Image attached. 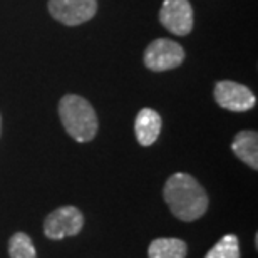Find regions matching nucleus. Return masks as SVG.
<instances>
[{
    "mask_svg": "<svg viewBox=\"0 0 258 258\" xmlns=\"http://www.w3.org/2000/svg\"><path fill=\"white\" fill-rule=\"evenodd\" d=\"M163 196L171 213L183 221H195L208 210V195L193 176L174 173L164 184Z\"/></svg>",
    "mask_w": 258,
    "mask_h": 258,
    "instance_id": "nucleus-1",
    "label": "nucleus"
},
{
    "mask_svg": "<svg viewBox=\"0 0 258 258\" xmlns=\"http://www.w3.org/2000/svg\"><path fill=\"white\" fill-rule=\"evenodd\" d=\"M60 122L71 138L77 143H87L96 138L99 121L94 107L84 97L77 94H67L59 102Z\"/></svg>",
    "mask_w": 258,
    "mask_h": 258,
    "instance_id": "nucleus-2",
    "label": "nucleus"
},
{
    "mask_svg": "<svg viewBox=\"0 0 258 258\" xmlns=\"http://www.w3.org/2000/svg\"><path fill=\"white\" fill-rule=\"evenodd\" d=\"M186 57V52L178 42H174L171 39H156L148 45L144 50L143 60L144 66L149 71L154 72H164V71H171L176 69Z\"/></svg>",
    "mask_w": 258,
    "mask_h": 258,
    "instance_id": "nucleus-3",
    "label": "nucleus"
},
{
    "mask_svg": "<svg viewBox=\"0 0 258 258\" xmlns=\"http://www.w3.org/2000/svg\"><path fill=\"white\" fill-rule=\"evenodd\" d=\"M213 97L216 104L233 112H245L253 109L256 97L250 87L235 81H220L215 84Z\"/></svg>",
    "mask_w": 258,
    "mask_h": 258,
    "instance_id": "nucleus-4",
    "label": "nucleus"
},
{
    "mask_svg": "<svg viewBox=\"0 0 258 258\" xmlns=\"http://www.w3.org/2000/svg\"><path fill=\"white\" fill-rule=\"evenodd\" d=\"M159 22L174 35H188L195 24V14L189 0H164L159 9Z\"/></svg>",
    "mask_w": 258,
    "mask_h": 258,
    "instance_id": "nucleus-5",
    "label": "nucleus"
},
{
    "mask_svg": "<svg viewBox=\"0 0 258 258\" xmlns=\"http://www.w3.org/2000/svg\"><path fill=\"white\" fill-rule=\"evenodd\" d=\"M84 216L76 206H60L44 221V233L49 240H62L82 230Z\"/></svg>",
    "mask_w": 258,
    "mask_h": 258,
    "instance_id": "nucleus-6",
    "label": "nucleus"
},
{
    "mask_svg": "<svg viewBox=\"0 0 258 258\" xmlns=\"http://www.w3.org/2000/svg\"><path fill=\"white\" fill-rule=\"evenodd\" d=\"M50 15L60 24L74 27L91 20L97 12L96 0H49Z\"/></svg>",
    "mask_w": 258,
    "mask_h": 258,
    "instance_id": "nucleus-7",
    "label": "nucleus"
},
{
    "mask_svg": "<svg viewBox=\"0 0 258 258\" xmlns=\"http://www.w3.org/2000/svg\"><path fill=\"white\" fill-rule=\"evenodd\" d=\"M134 133H136V139L141 146H151L161 133V116L151 107H144L136 116Z\"/></svg>",
    "mask_w": 258,
    "mask_h": 258,
    "instance_id": "nucleus-8",
    "label": "nucleus"
},
{
    "mask_svg": "<svg viewBox=\"0 0 258 258\" xmlns=\"http://www.w3.org/2000/svg\"><path fill=\"white\" fill-rule=\"evenodd\" d=\"M231 149L251 169H258V134L255 131H240L233 139Z\"/></svg>",
    "mask_w": 258,
    "mask_h": 258,
    "instance_id": "nucleus-9",
    "label": "nucleus"
},
{
    "mask_svg": "<svg viewBox=\"0 0 258 258\" xmlns=\"http://www.w3.org/2000/svg\"><path fill=\"white\" fill-rule=\"evenodd\" d=\"M188 246L179 238H156L148 248V258H184Z\"/></svg>",
    "mask_w": 258,
    "mask_h": 258,
    "instance_id": "nucleus-10",
    "label": "nucleus"
},
{
    "mask_svg": "<svg viewBox=\"0 0 258 258\" xmlns=\"http://www.w3.org/2000/svg\"><path fill=\"white\" fill-rule=\"evenodd\" d=\"M9 255L10 258H37L32 240L27 233H22V231H17L10 236Z\"/></svg>",
    "mask_w": 258,
    "mask_h": 258,
    "instance_id": "nucleus-11",
    "label": "nucleus"
},
{
    "mask_svg": "<svg viewBox=\"0 0 258 258\" xmlns=\"http://www.w3.org/2000/svg\"><path fill=\"white\" fill-rule=\"evenodd\" d=\"M205 258H240V241L235 235H225Z\"/></svg>",
    "mask_w": 258,
    "mask_h": 258,
    "instance_id": "nucleus-12",
    "label": "nucleus"
},
{
    "mask_svg": "<svg viewBox=\"0 0 258 258\" xmlns=\"http://www.w3.org/2000/svg\"><path fill=\"white\" fill-rule=\"evenodd\" d=\"M0 131H2V117H0Z\"/></svg>",
    "mask_w": 258,
    "mask_h": 258,
    "instance_id": "nucleus-13",
    "label": "nucleus"
}]
</instances>
